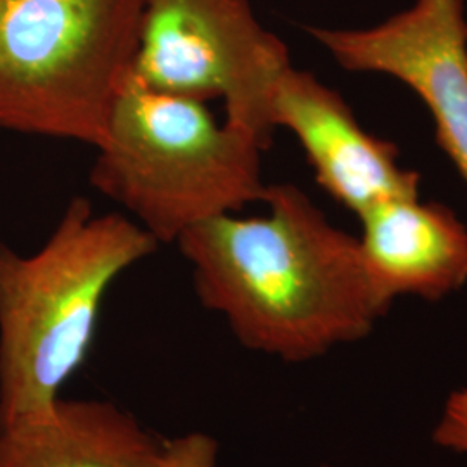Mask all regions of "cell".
Masks as SVG:
<instances>
[{"mask_svg": "<svg viewBox=\"0 0 467 467\" xmlns=\"http://www.w3.org/2000/svg\"><path fill=\"white\" fill-rule=\"evenodd\" d=\"M368 279L389 306L400 296L440 301L467 284V227L447 204L405 196L362 217Z\"/></svg>", "mask_w": 467, "mask_h": 467, "instance_id": "obj_8", "label": "cell"}, {"mask_svg": "<svg viewBox=\"0 0 467 467\" xmlns=\"http://www.w3.org/2000/svg\"><path fill=\"white\" fill-rule=\"evenodd\" d=\"M146 0H0V130L98 148Z\"/></svg>", "mask_w": 467, "mask_h": 467, "instance_id": "obj_4", "label": "cell"}, {"mask_svg": "<svg viewBox=\"0 0 467 467\" xmlns=\"http://www.w3.org/2000/svg\"><path fill=\"white\" fill-rule=\"evenodd\" d=\"M275 130L300 142L318 185L355 217L383 201L418 196V171L401 167L393 142L368 134L348 102L310 71L289 65L272 90Z\"/></svg>", "mask_w": 467, "mask_h": 467, "instance_id": "obj_7", "label": "cell"}, {"mask_svg": "<svg viewBox=\"0 0 467 467\" xmlns=\"http://www.w3.org/2000/svg\"><path fill=\"white\" fill-rule=\"evenodd\" d=\"M90 184L123 206L160 244L204 220L262 201L265 148L222 123L204 100L168 94L130 73L108 118Z\"/></svg>", "mask_w": 467, "mask_h": 467, "instance_id": "obj_3", "label": "cell"}, {"mask_svg": "<svg viewBox=\"0 0 467 467\" xmlns=\"http://www.w3.org/2000/svg\"><path fill=\"white\" fill-rule=\"evenodd\" d=\"M267 213H225L175 243L201 305L251 351L300 364L364 339L391 308L368 279L358 237L295 184H267Z\"/></svg>", "mask_w": 467, "mask_h": 467, "instance_id": "obj_1", "label": "cell"}, {"mask_svg": "<svg viewBox=\"0 0 467 467\" xmlns=\"http://www.w3.org/2000/svg\"><path fill=\"white\" fill-rule=\"evenodd\" d=\"M466 47H467V15H466Z\"/></svg>", "mask_w": 467, "mask_h": 467, "instance_id": "obj_12", "label": "cell"}, {"mask_svg": "<svg viewBox=\"0 0 467 467\" xmlns=\"http://www.w3.org/2000/svg\"><path fill=\"white\" fill-rule=\"evenodd\" d=\"M293 65L250 0H146L132 75L150 88L208 100L268 150L275 134L272 90Z\"/></svg>", "mask_w": 467, "mask_h": 467, "instance_id": "obj_5", "label": "cell"}, {"mask_svg": "<svg viewBox=\"0 0 467 467\" xmlns=\"http://www.w3.org/2000/svg\"><path fill=\"white\" fill-rule=\"evenodd\" d=\"M161 244L77 196L32 254L0 243V430L47 410L84 364L118 277Z\"/></svg>", "mask_w": 467, "mask_h": 467, "instance_id": "obj_2", "label": "cell"}, {"mask_svg": "<svg viewBox=\"0 0 467 467\" xmlns=\"http://www.w3.org/2000/svg\"><path fill=\"white\" fill-rule=\"evenodd\" d=\"M466 0H416L358 30L306 32L353 73L386 75L416 92L431 113L440 148L467 184Z\"/></svg>", "mask_w": 467, "mask_h": 467, "instance_id": "obj_6", "label": "cell"}, {"mask_svg": "<svg viewBox=\"0 0 467 467\" xmlns=\"http://www.w3.org/2000/svg\"><path fill=\"white\" fill-rule=\"evenodd\" d=\"M217 440L208 434H185L163 441L158 467H217Z\"/></svg>", "mask_w": 467, "mask_h": 467, "instance_id": "obj_10", "label": "cell"}, {"mask_svg": "<svg viewBox=\"0 0 467 467\" xmlns=\"http://www.w3.org/2000/svg\"><path fill=\"white\" fill-rule=\"evenodd\" d=\"M161 447L115 403L59 397L0 430V467H158Z\"/></svg>", "mask_w": 467, "mask_h": 467, "instance_id": "obj_9", "label": "cell"}, {"mask_svg": "<svg viewBox=\"0 0 467 467\" xmlns=\"http://www.w3.org/2000/svg\"><path fill=\"white\" fill-rule=\"evenodd\" d=\"M433 441L441 449L467 453V388L449 397L434 428Z\"/></svg>", "mask_w": 467, "mask_h": 467, "instance_id": "obj_11", "label": "cell"}]
</instances>
